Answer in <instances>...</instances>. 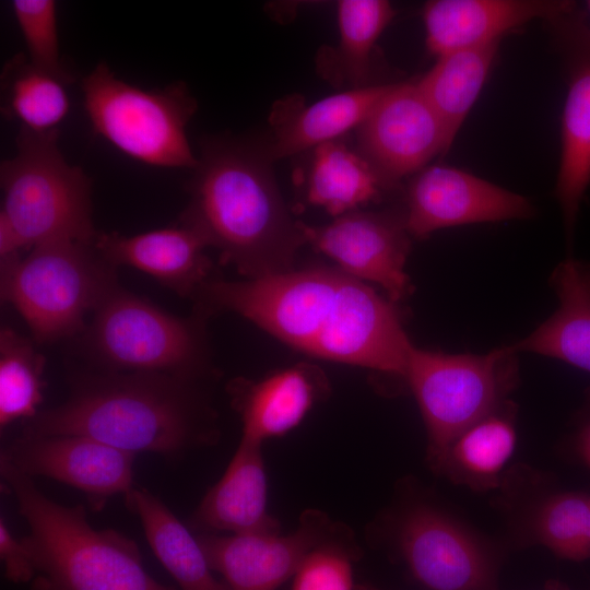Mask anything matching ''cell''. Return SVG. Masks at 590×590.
Returning a JSON list of instances; mask_svg holds the SVG:
<instances>
[{"mask_svg":"<svg viewBox=\"0 0 590 590\" xmlns=\"http://www.w3.org/2000/svg\"><path fill=\"white\" fill-rule=\"evenodd\" d=\"M206 303L318 358L405 377L413 346L396 304L340 269L205 282Z\"/></svg>","mask_w":590,"mask_h":590,"instance_id":"6da1fadb","label":"cell"},{"mask_svg":"<svg viewBox=\"0 0 590 590\" xmlns=\"http://www.w3.org/2000/svg\"><path fill=\"white\" fill-rule=\"evenodd\" d=\"M264 150L231 140L202 145L181 223L198 231L221 261L248 279L292 270L306 244L288 213Z\"/></svg>","mask_w":590,"mask_h":590,"instance_id":"7a4b0ae2","label":"cell"},{"mask_svg":"<svg viewBox=\"0 0 590 590\" xmlns=\"http://www.w3.org/2000/svg\"><path fill=\"white\" fill-rule=\"evenodd\" d=\"M190 381L135 371L91 376L63 404L30 420L23 436L80 435L134 456L177 457L208 438Z\"/></svg>","mask_w":590,"mask_h":590,"instance_id":"3957f363","label":"cell"},{"mask_svg":"<svg viewBox=\"0 0 590 590\" xmlns=\"http://www.w3.org/2000/svg\"><path fill=\"white\" fill-rule=\"evenodd\" d=\"M0 471L30 528L22 542L35 569L31 590H176L145 570L133 540L93 528L83 506L49 499L5 460Z\"/></svg>","mask_w":590,"mask_h":590,"instance_id":"277c9868","label":"cell"},{"mask_svg":"<svg viewBox=\"0 0 590 590\" xmlns=\"http://www.w3.org/2000/svg\"><path fill=\"white\" fill-rule=\"evenodd\" d=\"M59 131L21 128L13 157L2 161L1 212L25 249L56 241L93 244L91 180L70 165L58 145Z\"/></svg>","mask_w":590,"mask_h":590,"instance_id":"5b68a950","label":"cell"},{"mask_svg":"<svg viewBox=\"0 0 590 590\" xmlns=\"http://www.w3.org/2000/svg\"><path fill=\"white\" fill-rule=\"evenodd\" d=\"M82 93L94 131L123 154L160 167L198 165L186 133L197 102L185 83L142 90L101 62L83 79Z\"/></svg>","mask_w":590,"mask_h":590,"instance_id":"8992f818","label":"cell"},{"mask_svg":"<svg viewBox=\"0 0 590 590\" xmlns=\"http://www.w3.org/2000/svg\"><path fill=\"white\" fill-rule=\"evenodd\" d=\"M516 357L509 345L486 354H446L412 346L404 379L425 425L432 470L462 430L507 401L518 384Z\"/></svg>","mask_w":590,"mask_h":590,"instance_id":"52a82bcc","label":"cell"},{"mask_svg":"<svg viewBox=\"0 0 590 590\" xmlns=\"http://www.w3.org/2000/svg\"><path fill=\"white\" fill-rule=\"evenodd\" d=\"M110 268L93 244H43L1 269V297L37 341H55L82 330L86 314L116 284Z\"/></svg>","mask_w":590,"mask_h":590,"instance_id":"ba28073f","label":"cell"},{"mask_svg":"<svg viewBox=\"0 0 590 590\" xmlns=\"http://www.w3.org/2000/svg\"><path fill=\"white\" fill-rule=\"evenodd\" d=\"M94 352L109 367L191 380L201 369L203 341L194 321L175 317L115 284L94 309Z\"/></svg>","mask_w":590,"mask_h":590,"instance_id":"9c48e42d","label":"cell"},{"mask_svg":"<svg viewBox=\"0 0 590 590\" xmlns=\"http://www.w3.org/2000/svg\"><path fill=\"white\" fill-rule=\"evenodd\" d=\"M396 554L421 590H499L498 547L442 508L410 504L391 521Z\"/></svg>","mask_w":590,"mask_h":590,"instance_id":"30bf717a","label":"cell"},{"mask_svg":"<svg viewBox=\"0 0 590 590\" xmlns=\"http://www.w3.org/2000/svg\"><path fill=\"white\" fill-rule=\"evenodd\" d=\"M356 151L387 187L450 149L444 127L415 82L396 83L356 129Z\"/></svg>","mask_w":590,"mask_h":590,"instance_id":"8fae6325","label":"cell"},{"mask_svg":"<svg viewBox=\"0 0 590 590\" xmlns=\"http://www.w3.org/2000/svg\"><path fill=\"white\" fill-rule=\"evenodd\" d=\"M548 22L555 31L567 74L555 194L571 243L580 203L590 184V21L573 1Z\"/></svg>","mask_w":590,"mask_h":590,"instance_id":"7c38bea8","label":"cell"},{"mask_svg":"<svg viewBox=\"0 0 590 590\" xmlns=\"http://www.w3.org/2000/svg\"><path fill=\"white\" fill-rule=\"evenodd\" d=\"M302 229L306 243L346 274L380 285L392 303H399L410 293L405 262L411 235L403 215L356 210L322 226L302 223Z\"/></svg>","mask_w":590,"mask_h":590,"instance_id":"4fadbf2b","label":"cell"},{"mask_svg":"<svg viewBox=\"0 0 590 590\" xmlns=\"http://www.w3.org/2000/svg\"><path fill=\"white\" fill-rule=\"evenodd\" d=\"M530 201L463 169L430 165L416 174L403 215L409 234L426 238L446 227L533 216Z\"/></svg>","mask_w":590,"mask_h":590,"instance_id":"5bb4252c","label":"cell"},{"mask_svg":"<svg viewBox=\"0 0 590 590\" xmlns=\"http://www.w3.org/2000/svg\"><path fill=\"white\" fill-rule=\"evenodd\" d=\"M340 524L308 509L290 533H202L198 536L211 569L228 590H276L292 578L306 555Z\"/></svg>","mask_w":590,"mask_h":590,"instance_id":"9a60e30c","label":"cell"},{"mask_svg":"<svg viewBox=\"0 0 590 590\" xmlns=\"http://www.w3.org/2000/svg\"><path fill=\"white\" fill-rule=\"evenodd\" d=\"M1 459L31 477L46 476L83 492L95 510L133 487L134 455L86 436H22Z\"/></svg>","mask_w":590,"mask_h":590,"instance_id":"2e32d148","label":"cell"},{"mask_svg":"<svg viewBox=\"0 0 590 590\" xmlns=\"http://www.w3.org/2000/svg\"><path fill=\"white\" fill-rule=\"evenodd\" d=\"M228 392L241 420V439L262 445L298 426L328 396L329 381L318 366L298 363L259 380H234Z\"/></svg>","mask_w":590,"mask_h":590,"instance_id":"e0dca14e","label":"cell"},{"mask_svg":"<svg viewBox=\"0 0 590 590\" xmlns=\"http://www.w3.org/2000/svg\"><path fill=\"white\" fill-rule=\"evenodd\" d=\"M573 1L433 0L423 8L426 47L436 57L500 40L523 24L551 21Z\"/></svg>","mask_w":590,"mask_h":590,"instance_id":"ac0fdd59","label":"cell"},{"mask_svg":"<svg viewBox=\"0 0 590 590\" xmlns=\"http://www.w3.org/2000/svg\"><path fill=\"white\" fill-rule=\"evenodd\" d=\"M93 246L111 267L141 270L179 295L201 288L211 269L205 239L182 223L132 236L98 233Z\"/></svg>","mask_w":590,"mask_h":590,"instance_id":"d6986e66","label":"cell"},{"mask_svg":"<svg viewBox=\"0 0 590 590\" xmlns=\"http://www.w3.org/2000/svg\"><path fill=\"white\" fill-rule=\"evenodd\" d=\"M262 445L240 439L225 472L206 492L192 516L204 533L281 532L268 511V479Z\"/></svg>","mask_w":590,"mask_h":590,"instance_id":"ffe728a7","label":"cell"},{"mask_svg":"<svg viewBox=\"0 0 590 590\" xmlns=\"http://www.w3.org/2000/svg\"><path fill=\"white\" fill-rule=\"evenodd\" d=\"M393 84L347 90L309 106L291 96L278 102L271 114L273 137L264 149L272 162L338 140L357 129Z\"/></svg>","mask_w":590,"mask_h":590,"instance_id":"44dd1931","label":"cell"},{"mask_svg":"<svg viewBox=\"0 0 590 590\" xmlns=\"http://www.w3.org/2000/svg\"><path fill=\"white\" fill-rule=\"evenodd\" d=\"M551 284L558 308L509 346L517 354L530 352L556 358L590 373V263L571 258L562 261L552 273Z\"/></svg>","mask_w":590,"mask_h":590,"instance_id":"7402d4cb","label":"cell"},{"mask_svg":"<svg viewBox=\"0 0 590 590\" xmlns=\"http://www.w3.org/2000/svg\"><path fill=\"white\" fill-rule=\"evenodd\" d=\"M516 447V409L507 400L462 430L433 471L473 491L494 489L503 484Z\"/></svg>","mask_w":590,"mask_h":590,"instance_id":"603a6c76","label":"cell"},{"mask_svg":"<svg viewBox=\"0 0 590 590\" xmlns=\"http://www.w3.org/2000/svg\"><path fill=\"white\" fill-rule=\"evenodd\" d=\"M519 502L512 518L521 545H541L559 558H590V494L581 491H536Z\"/></svg>","mask_w":590,"mask_h":590,"instance_id":"cb8c5ba5","label":"cell"},{"mask_svg":"<svg viewBox=\"0 0 590 590\" xmlns=\"http://www.w3.org/2000/svg\"><path fill=\"white\" fill-rule=\"evenodd\" d=\"M125 499L139 517L152 552L181 590H228L215 578L198 536L162 500L134 486Z\"/></svg>","mask_w":590,"mask_h":590,"instance_id":"d4e9b609","label":"cell"},{"mask_svg":"<svg viewBox=\"0 0 590 590\" xmlns=\"http://www.w3.org/2000/svg\"><path fill=\"white\" fill-rule=\"evenodd\" d=\"M499 42L437 57L435 64L415 82L438 116L449 148L488 78Z\"/></svg>","mask_w":590,"mask_h":590,"instance_id":"484cf974","label":"cell"},{"mask_svg":"<svg viewBox=\"0 0 590 590\" xmlns=\"http://www.w3.org/2000/svg\"><path fill=\"white\" fill-rule=\"evenodd\" d=\"M396 11L386 0H340L337 47L323 48L317 57L320 76L337 87H364L370 73L375 44Z\"/></svg>","mask_w":590,"mask_h":590,"instance_id":"4316f807","label":"cell"},{"mask_svg":"<svg viewBox=\"0 0 590 590\" xmlns=\"http://www.w3.org/2000/svg\"><path fill=\"white\" fill-rule=\"evenodd\" d=\"M386 184L357 152L334 140L314 149L307 200L334 216L377 201Z\"/></svg>","mask_w":590,"mask_h":590,"instance_id":"83f0119b","label":"cell"},{"mask_svg":"<svg viewBox=\"0 0 590 590\" xmlns=\"http://www.w3.org/2000/svg\"><path fill=\"white\" fill-rule=\"evenodd\" d=\"M45 358L31 341L9 328L0 333V426L32 420L43 402Z\"/></svg>","mask_w":590,"mask_h":590,"instance_id":"f1b7e54d","label":"cell"},{"mask_svg":"<svg viewBox=\"0 0 590 590\" xmlns=\"http://www.w3.org/2000/svg\"><path fill=\"white\" fill-rule=\"evenodd\" d=\"M64 86L59 79L23 64L10 83L8 111L22 122V128L33 132L57 130L70 109Z\"/></svg>","mask_w":590,"mask_h":590,"instance_id":"f546056e","label":"cell"},{"mask_svg":"<svg viewBox=\"0 0 590 590\" xmlns=\"http://www.w3.org/2000/svg\"><path fill=\"white\" fill-rule=\"evenodd\" d=\"M359 548L343 526L312 548L292 577L291 590H356L354 563Z\"/></svg>","mask_w":590,"mask_h":590,"instance_id":"4dcf8cb0","label":"cell"},{"mask_svg":"<svg viewBox=\"0 0 590 590\" xmlns=\"http://www.w3.org/2000/svg\"><path fill=\"white\" fill-rule=\"evenodd\" d=\"M12 11L28 52L30 64L64 84L73 81L60 58L57 4L52 0H14Z\"/></svg>","mask_w":590,"mask_h":590,"instance_id":"1f68e13d","label":"cell"},{"mask_svg":"<svg viewBox=\"0 0 590 590\" xmlns=\"http://www.w3.org/2000/svg\"><path fill=\"white\" fill-rule=\"evenodd\" d=\"M0 557L9 580L23 583L34 579L35 569L22 539L11 533L3 519L0 521Z\"/></svg>","mask_w":590,"mask_h":590,"instance_id":"d6a6232c","label":"cell"},{"mask_svg":"<svg viewBox=\"0 0 590 590\" xmlns=\"http://www.w3.org/2000/svg\"><path fill=\"white\" fill-rule=\"evenodd\" d=\"M574 447L578 458L590 469V389L578 417L574 436Z\"/></svg>","mask_w":590,"mask_h":590,"instance_id":"836d02e7","label":"cell"},{"mask_svg":"<svg viewBox=\"0 0 590 590\" xmlns=\"http://www.w3.org/2000/svg\"><path fill=\"white\" fill-rule=\"evenodd\" d=\"M566 586L556 580H550L546 582L544 590H566Z\"/></svg>","mask_w":590,"mask_h":590,"instance_id":"e575fe53","label":"cell"},{"mask_svg":"<svg viewBox=\"0 0 590 590\" xmlns=\"http://www.w3.org/2000/svg\"><path fill=\"white\" fill-rule=\"evenodd\" d=\"M356 590H381V589H379V588H377V587H375V586H373L370 583L364 582V583H357L356 585Z\"/></svg>","mask_w":590,"mask_h":590,"instance_id":"d590c367","label":"cell"},{"mask_svg":"<svg viewBox=\"0 0 590 590\" xmlns=\"http://www.w3.org/2000/svg\"><path fill=\"white\" fill-rule=\"evenodd\" d=\"M586 8H587V15H588L589 21H590V0L586 2Z\"/></svg>","mask_w":590,"mask_h":590,"instance_id":"8d00e7d4","label":"cell"},{"mask_svg":"<svg viewBox=\"0 0 590 590\" xmlns=\"http://www.w3.org/2000/svg\"><path fill=\"white\" fill-rule=\"evenodd\" d=\"M566 590H569L568 588H566Z\"/></svg>","mask_w":590,"mask_h":590,"instance_id":"74e56055","label":"cell"}]
</instances>
